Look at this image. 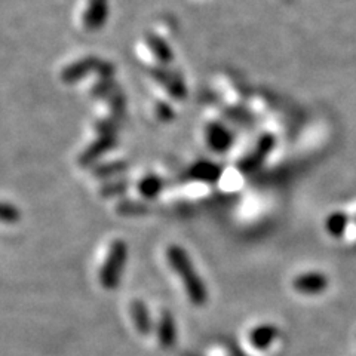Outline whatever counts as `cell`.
Wrapping results in <instances>:
<instances>
[{"label":"cell","instance_id":"1","mask_svg":"<svg viewBox=\"0 0 356 356\" xmlns=\"http://www.w3.org/2000/svg\"><path fill=\"white\" fill-rule=\"evenodd\" d=\"M167 255L171 268L177 272V275L181 278L182 284H185L186 293L191 303L195 306H204L208 300V289L204 281L199 278L186 251L178 245H171Z\"/></svg>","mask_w":356,"mask_h":356},{"label":"cell","instance_id":"2","mask_svg":"<svg viewBox=\"0 0 356 356\" xmlns=\"http://www.w3.org/2000/svg\"><path fill=\"white\" fill-rule=\"evenodd\" d=\"M128 259V245L125 241L117 239L112 244L104 266L99 273V282L107 291H113L121 284L123 269Z\"/></svg>","mask_w":356,"mask_h":356},{"label":"cell","instance_id":"3","mask_svg":"<svg viewBox=\"0 0 356 356\" xmlns=\"http://www.w3.org/2000/svg\"><path fill=\"white\" fill-rule=\"evenodd\" d=\"M291 287L297 296H305L307 298L322 296L330 288V278L322 270H298L291 279Z\"/></svg>","mask_w":356,"mask_h":356},{"label":"cell","instance_id":"4","mask_svg":"<svg viewBox=\"0 0 356 356\" xmlns=\"http://www.w3.org/2000/svg\"><path fill=\"white\" fill-rule=\"evenodd\" d=\"M108 0H88L84 14V25L89 32L102 30L108 20Z\"/></svg>","mask_w":356,"mask_h":356},{"label":"cell","instance_id":"5","mask_svg":"<svg viewBox=\"0 0 356 356\" xmlns=\"http://www.w3.org/2000/svg\"><path fill=\"white\" fill-rule=\"evenodd\" d=\"M206 143L215 153L227 152L233 144V135L222 123H211L206 128Z\"/></svg>","mask_w":356,"mask_h":356},{"label":"cell","instance_id":"6","mask_svg":"<svg viewBox=\"0 0 356 356\" xmlns=\"http://www.w3.org/2000/svg\"><path fill=\"white\" fill-rule=\"evenodd\" d=\"M279 339V330L273 324H261L250 333V342L255 349L268 351Z\"/></svg>","mask_w":356,"mask_h":356},{"label":"cell","instance_id":"7","mask_svg":"<svg viewBox=\"0 0 356 356\" xmlns=\"http://www.w3.org/2000/svg\"><path fill=\"white\" fill-rule=\"evenodd\" d=\"M99 62H102V61H98V58H94V57L82 58L76 62L70 64L69 67L64 69L61 79L66 82V84H75V82L88 76L91 71L97 70L98 66H99Z\"/></svg>","mask_w":356,"mask_h":356},{"label":"cell","instance_id":"8","mask_svg":"<svg viewBox=\"0 0 356 356\" xmlns=\"http://www.w3.org/2000/svg\"><path fill=\"white\" fill-rule=\"evenodd\" d=\"M158 335H159V342L163 349H169L176 344V339H177L176 321H174V316H172L168 310H165V312H163L161 316L159 327H158Z\"/></svg>","mask_w":356,"mask_h":356},{"label":"cell","instance_id":"9","mask_svg":"<svg viewBox=\"0 0 356 356\" xmlns=\"http://www.w3.org/2000/svg\"><path fill=\"white\" fill-rule=\"evenodd\" d=\"M153 75L163 86L169 91V94L172 97L178 98V99L186 97V86H185V84H182L180 76L174 75V73L169 70H163V69H156V71H154Z\"/></svg>","mask_w":356,"mask_h":356},{"label":"cell","instance_id":"10","mask_svg":"<svg viewBox=\"0 0 356 356\" xmlns=\"http://www.w3.org/2000/svg\"><path fill=\"white\" fill-rule=\"evenodd\" d=\"M189 174L191 178L198 180V181L214 182L222 177V168H220V165H217V163H214V162L200 161L191 167Z\"/></svg>","mask_w":356,"mask_h":356},{"label":"cell","instance_id":"11","mask_svg":"<svg viewBox=\"0 0 356 356\" xmlns=\"http://www.w3.org/2000/svg\"><path fill=\"white\" fill-rule=\"evenodd\" d=\"M113 145H115L113 137L108 132H104L93 145H91V147H88V150L84 153V156H82L80 162L84 163V165H91V163H94L104 152L110 150Z\"/></svg>","mask_w":356,"mask_h":356},{"label":"cell","instance_id":"12","mask_svg":"<svg viewBox=\"0 0 356 356\" xmlns=\"http://www.w3.org/2000/svg\"><path fill=\"white\" fill-rule=\"evenodd\" d=\"M131 315L134 319V324L137 327V330L140 331V334L147 335L152 331V321L147 306H145L143 301L135 300L131 305Z\"/></svg>","mask_w":356,"mask_h":356},{"label":"cell","instance_id":"13","mask_svg":"<svg viewBox=\"0 0 356 356\" xmlns=\"http://www.w3.org/2000/svg\"><path fill=\"white\" fill-rule=\"evenodd\" d=\"M272 145H273L272 137L269 135L263 137V139L259 141L257 147H255V150L252 152V154H250L248 158L241 162V168L244 171H252L254 168H257L259 163L264 159V156H266V153L272 149Z\"/></svg>","mask_w":356,"mask_h":356},{"label":"cell","instance_id":"14","mask_svg":"<svg viewBox=\"0 0 356 356\" xmlns=\"http://www.w3.org/2000/svg\"><path fill=\"white\" fill-rule=\"evenodd\" d=\"M147 42H149V47H150L152 52L154 54V56H156V58L161 62L169 64L172 61V58H174V54H172L169 45L163 39L158 38V36L150 34L147 38Z\"/></svg>","mask_w":356,"mask_h":356},{"label":"cell","instance_id":"15","mask_svg":"<svg viewBox=\"0 0 356 356\" xmlns=\"http://www.w3.org/2000/svg\"><path fill=\"white\" fill-rule=\"evenodd\" d=\"M163 187V182L158 176H147L139 182L140 195L145 199L156 198Z\"/></svg>","mask_w":356,"mask_h":356},{"label":"cell","instance_id":"16","mask_svg":"<svg viewBox=\"0 0 356 356\" xmlns=\"http://www.w3.org/2000/svg\"><path fill=\"white\" fill-rule=\"evenodd\" d=\"M20 218H21V213L15 205L0 202V222L12 224L20 222Z\"/></svg>","mask_w":356,"mask_h":356},{"label":"cell","instance_id":"17","mask_svg":"<svg viewBox=\"0 0 356 356\" xmlns=\"http://www.w3.org/2000/svg\"><path fill=\"white\" fill-rule=\"evenodd\" d=\"M144 205L139 202H125L119 206V211L123 215H140L144 213Z\"/></svg>","mask_w":356,"mask_h":356},{"label":"cell","instance_id":"18","mask_svg":"<svg viewBox=\"0 0 356 356\" xmlns=\"http://www.w3.org/2000/svg\"><path fill=\"white\" fill-rule=\"evenodd\" d=\"M126 189V182H115L112 186H106L103 190V195L104 196H115L122 193V191Z\"/></svg>","mask_w":356,"mask_h":356},{"label":"cell","instance_id":"19","mask_svg":"<svg viewBox=\"0 0 356 356\" xmlns=\"http://www.w3.org/2000/svg\"><path fill=\"white\" fill-rule=\"evenodd\" d=\"M158 113H159V117L162 119V121H169V119H172V110L169 108V106H159L158 108Z\"/></svg>","mask_w":356,"mask_h":356}]
</instances>
